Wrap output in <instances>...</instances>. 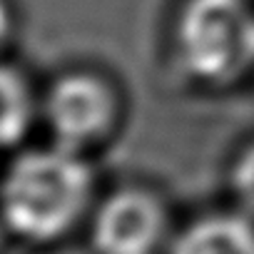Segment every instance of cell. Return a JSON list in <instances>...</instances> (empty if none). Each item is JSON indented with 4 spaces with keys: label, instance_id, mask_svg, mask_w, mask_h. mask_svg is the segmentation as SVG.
Returning <instances> with one entry per match:
<instances>
[{
    "label": "cell",
    "instance_id": "obj_1",
    "mask_svg": "<svg viewBox=\"0 0 254 254\" xmlns=\"http://www.w3.org/2000/svg\"><path fill=\"white\" fill-rule=\"evenodd\" d=\"M87 155L55 142L23 145L0 170V232L25 247H53L85 229L97 202Z\"/></svg>",
    "mask_w": 254,
    "mask_h": 254
},
{
    "label": "cell",
    "instance_id": "obj_2",
    "mask_svg": "<svg viewBox=\"0 0 254 254\" xmlns=\"http://www.w3.org/2000/svg\"><path fill=\"white\" fill-rule=\"evenodd\" d=\"M180 70L227 87L254 72V0H182L172 28Z\"/></svg>",
    "mask_w": 254,
    "mask_h": 254
},
{
    "label": "cell",
    "instance_id": "obj_3",
    "mask_svg": "<svg viewBox=\"0 0 254 254\" xmlns=\"http://www.w3.org/2000/svg\"><path fill=\"white\" fill-rule=\"evenodd\" d=\"M38 117L50 142L90 155L117 132L122 97L110 77L95 70H70L40 92Z\"/></svg>",
    "mask_w": 254,
    "mask_h": 254
},
{
    "label": "cell",
    "instance_id": "obj_4",
    "mask_svg": "<svg viewBox=\"0 0 254 254\" xmlns=\"http://www.w3.org/2000/svg\"><path fill=\"white\" fill-rule=\"evenodd\" d=\"M85 232L92 254H165L175 227L155 190L125 185L97 197Z\"/></svg>",
    "mask_w": 254,
    "mask_h": 254
},
{
    "label": "cell",
    "instance_id": "obj_5",
    "mask_svg": "<svg viewBox=\"0 0 254 254\" xmlns=\"http://www.w3.org/2000/svg\"><path fill=\"white\" fill-rule=\"evenodd\" d=\"M165 254H254V217L237 207L197 214L175 229Z\"/></svg>",
    "mask_w": 254,
    "mask_h": 254
},
{
    "label": "cell",
    "instance_id": "obj_6",
    "mask_svg": "<svg viewBox=\"0 0 254 254\" xmlns=\"http://www.w3.org/2000/svg\"><path fill=\"white\" fill-rule=\"evenodd\" d=\"M40 92L30 77L0 55V155H10L25 145L38 117Z\"/></svg>",
    "mask_w": 254,
    "mask_h": 254
},
{
    "label": "cell",
    "instance_id": "obj_7",
    "mask_svg": "<svg viewBox=\"0 0 254 254\" xmlns=\"http://www.w3.org/2000/svg\"><path fill=\"white\" fill-rule=\"evenodd\" d=\"M229 192L234 207L254 217V140L237 152L229 167Z\"/></svg>",
    "mask_w": 254,
    "mask_h": 254
},
{
    "label": "cell",
    "instance_id": "obj_8",
    "mask_svg": "<svg viewBox=\"0 0 254 254\" xmlns=\"http://www.w3.org/2000/svg\"><path fill=\"white\" fill-rule=\"evenodd\" d=\"M10 30H13V15H10V10L5 8L3 0H0V50H3V45H5ZM0 55H3V53H0Z\"/></svg>",
    "mask_w": 254,
    "mask_h": 254
}]
</instances>
